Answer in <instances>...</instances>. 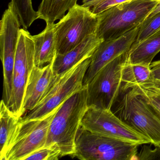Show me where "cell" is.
<instances>
[{
  "label": "cell",
  "mask_w": 160,
  "mask_h": 160,
  "mask_svg": "<svg viewBox=\"0 0 160 160\" xmlns=\"http://www.w3.org/2000/svg\"><path fill=\"white\" fill-rule=\"evenodd\" d=\"M160 31V12L151 17L146 18L140 26L136 40L137 44Z\"/></svg>",
  "instance_id": "7402d4cb"
},
{
  "label": "cell",
  "mask_w": 160,
  "mask_h": 160,
  "mask_svg": "<svg viewBox=\"0 0 160 160\" xmlns=\"http://www.w3.org/2000/svg\"><path fill=\"white\" fill-rule=\"evenodd\" d=\"M152 149L144 145L138 153V160H160V147Z\"/></svg>",
  "instance_id": "cb8c5ba5"
},
{
  "label": "cell",
  "mask_w": 160,
  "mask_h": 160,
  "mask_svg": "<svg viewBox=\"0 0 160 160\" xmlns=\"http://www.w3.org/2000/svg\"><path fill=\"white\" fill-rule=\"evenodd\" d=\"M139 146L93 133L80 125L72 156L82 160H137Z\"/></svg>",
  "instance_id": "5b68a950"
},
{
  "label": "cell",
  "mask_w": 160,
  "mask_h": 160,
  "mask_svg": "<svg viewBox=\"0 0 160 160\" xmlns=\"http://www.w3.org/2000/svg\"><path fill=\"white\" fill-rule=\"evenodd\" d=\"M150 80H152L151 72L150 66L132 64L126 61L123 65L122 72L121 92Z\"/></svg>",
  "instance_id": "d6986e66"
},
{
  "label": "cell",
  "mask_w": 160,
  "mask_h": 160,
  "mask_svg": "<svg viewBox=\"0 0 160 160\" xmlns=\"http://www.w3.org/2000/svg\"><path fill=\"white\" fill-rule=\"evenodd\" d=\"M54 76L53 61L42 67H33L25 91L23 107L24 113L37 106Z\"/></svg>",
  "instance_id": "4fadbf2b"
},
{
  "label": "cell",
  "mask_w": 160,
  "mask_h": 160,
  "mask_svg": "<svg viewBox=\"0 0 160 160\" xmlns=\"http://www.w3.org/2000/svg\"><path fill=\"white\" fill-rule=\"evenodd\" d=\"M104 0H83L82 6L83 7L91 8L98 5Z\"/></svg>",
  "instance_id": "4316f807"
},
{
  "label": "cell",
  "mask_w": 160,
  "mask_h": 160,
  "mask_svg": "<svg viewBox=\"0 0 160 160\" xmlns=\"http://www.w3.org/2000/svg\"><path fill=\"white\" fill-rule=\"evenodd\" d=\"M113 107L119 118L160 147V117L134 87L121 92Z\"/></svg>",
  "instance_id": "3957f363"
},
{
  "label": "cell",
  "mask_w": 160,
  "mask_h": 160,
  "mask_svg": "<svg viewBox=\"0 0 160 160\" xmlns=\"http://www.w3.org/2000/svg\"><path fill=\"white\" fill-rule=\"evenodd\" d=\"M87 92V86H83L66 100L51 122L44 147L55 148L60 151L62 157L74 153L77 133L88 107Z\"/></svg>",
  "instance_id": "6da1fadb"
},
{
  "label": "cell",
  "mask_w": 160,
  "mask_h": 160,
  "mask_svg": "<svg viewBox=\"0 0 160 160\" xmlns=\"http://www.w3.org/2000/svg\"><path fill=\"white\" fill-rule=\"evenodd\" d=\"M78 0H42L37 12L39 19L44 20L46 25L55 24L62 18L65 12L77 4Z\"/></svg>",
  "instance_id": "ac0fdd59"
},
{
  "label": "cell",
  "mask_w": 160,
  "mask_h": 160,
  "mask_svg": "<svg viewBox=\"0 0 160 160\" xmlns=\"http://www.w3.org/2000/svg\"><path fill=\"white\" fill-rule=\"evenodd\" d=\"M57 111L39 119L23 120L21 118L3 160H25L29 154L44 147L50 124Z\"/></svg>",
  "instance_id": "9c48e42d"
},
{
  "label": "cell",
  "mask_w": 160,
  "mask_h": 160,
  "mask_svg": "<svg viewBox=\"0 0 160 160\" xmlns=\"http://www.w3.org/2000/svg\"><path fill=\"white\" fill-rule=\"evenodd\" d=\"M22 117L13 113L2 100L0 104V160H3Z\"/></svg>",
  "instance_id": "e0dca14e"
},
{
  "label": "cell",
  "mask_w": 160,
  "mask_h": 160,
  "mask_svg": "<svg viewBox=\"0 0 160 160\" xmlns=\"http://www.w3.org/2000/svg\"><path fill=\"white\" fill-rule=\"evenodd\" d=\"M32 0H11V3L18 15L20 24L25 29H28L32 23L39 19L37 12L32 5Z\"/></svg>",
  "instance_id": "ffe728a7"
},
{
  "label": "cell",
  "mask_w": 160,
  "mask_h": 160,
  "mask_svg": "<svg viewBox=\"0 0 160 160\" xmlns=\"http://www.w3.org/2000/svg\"><path fill=\"white\" fill-rule=\"evenodd\" d=\"M152 81L160 83V60L152 62L150 65Z\"/></svg>",
  "instance_id": "484cf974"
},
{
  "label": "cell",
  "mask_w": 160,
  "mask_h": 160,
  "mask_svg": "<svg viewBox=\"0 0 160 160\" xmlns=\"http://www.w3.org/2000/svg\"><path fill=\"white\" fill-rule=\"evenodd\" d=\"M129 52L104 66L87 85L88 106L111 109L121 92L122 72Z\"/></svg>",
  "instance_id": "52a82bcc"
},
{
  "label": "cell",
  "mask_w": 160,
  "mask_h": 160,
  "mask_svg": "<svg viewBox=\"0 0 160 160\" xmlns=\"http://www.w3.org/2000/svg\"><path fill=\"white\" fill-rule=\"evenodd\" d=\"M81 125L86 130L99 135L139 145L151 144L148 138L124 123L111 109L88 107Z\"/></svg>",
  "instance_id": "ba28073f"
},
{
  "label": "cell",
  "mask_w": 160,
  "mask_h": 160,
  "mask_svg": "<svg viewBox=\"0 0 160 160\" xmlns=\"http://www.w3.org/2000/svg\"><path fill=\"white\" fill-rule=\"evenodd\" d=\"M160 51V31L138 43H133L128 53L127 62L150 66Z\"/></svg>",
  "instance_id": "2e32d148"
},
{
  "label": "cell",
  "mask_w": 160,
  "mask_h": 160,
  "mask_svg": "<svg viewBox=\"0 0 160 160\" xmlns=\"http://www.w3.org/2000/svg\"><path fill=\"white\" fill-rule=\"evenodd\" d=\"M130 1L131 0H104L98 5L92 7L91 10L93 13L97 15L112 6Z\"/></svg>",
  "instance_id": "d4e9b609"
},
{
  "label": "cell",
  "mask_w": 160,
  "mask_h": 160,
  "mask_svg": "<svg viewBox=\"0 0 160 160\" xmlns=\"http://www.w3.org/2000/svg\"><path fill=\"white\" fill-rule=\"evenodd\" d=\"M62 157L60 151L53 147H43L29 154L25 160H55Z\"/></svg>",
  "instance_id": "603a6c76"
},
{
  "label": "cell",
  "mask_w": 160,
  "mask_h": 160,
  "mask_svg": "<svg viewBox=\"0 0 160 160\" xmlns=\"http://www.w3.org/2000/svg\"><path fill=\"white\" fill-rule=\"evenodd\" d=\"M140 26L120 37L102 42L91 57V62L83 79L87 86L97 72L108 63L130 51L137 37Z\"/></svg>",
  "instance_id": "7c38bea8"
},
{
  "label": "cell",
  "mask_w": 160,
  "mask_h": 160,
  "mask_svg": "<svg viewBox=\"0 0 160 160\" xmlns=\"http://www.w3.org/2000/svg\"><path fill=\"white\" fill-rule=\"evenodd\" d=\"M158 1H160V0H158Z\"/></svg>",
  "instance_id": "f1b7e54d"
},
{
  "label": "cell",
  "mask_w": 160,
  "mask_h": 160,
  "mask_svg": "<svg viewBox=\"0 0 160 160\" xmlns=\"http://www.w3.org/2000/svg\"><path fill=\"white\" fill-rule=\"evenodd\" d=\"M34 64V43L32 36L27 29H21L18 44L13 88L8 107L18 117L24 115L23 103L25 91Z\"/></svg>",
  "instance_id": "8fae6325"
},
{
  "label": "cell",
  "mask_w": 160,
  "mask_h": 160,
  "mask_svg": "<svg viewBox=\"0 0 160 160\" xmlns=\"http://www.w3.org/2000/svg\"><path fill=\"white\" fill-rule=\"evenodd\" d=\"M159 12H160V1H159L158 4L155 6L154 9L151 12L149 15L147 17V18H148L151 17L152 16L156 14Z\"/></svg>",
  "instance_id": "83f0119b"
},
{
  "label": "cell",
  "mask_w": 160,
  "mask_h": 160,
  "mask_svg": "<svg viewBox=\"0 0 160 160\" xmlns=\"http://www.w3.org/2000/svg\"><path fill=\"white\" fill-rule=\"evenodd\" d=\"M133 87L136 88L160 117V83L150 80Z\"/></svg>",
  "instance_id": "44dd1931"
},
{
  "label": "cell",
  "mask_w": 160,
  "mask_h": 160,
  "mask_svg": "<svg viewBox=\"0 0 160 160\" xmlns=\"http://www.w3.org/2000/svg\"><path fill=\"white\" fill-rule=\"evenodd\" d=\"M97 25V15L90 8L77 4L55 24L57 54L69 52L89 35L95 34Z\"/></svg>",
  "instance_id": "8992f818"
},
{
  "label": "cell",
  "mask_w": 160,
  "mask_h": 160,
  "mask_svg": "<svg viewBox=\"0 0 160 160\" xmlns=\"http://www.w3.org/2000/svg\"><path fill=\"white\" fill-rule=\"evenodd\" d=\"M91 57L80 62L65 72L54 75L36 107L23 117V120L46 118L83 88V79L91 62Z\"/></svg>",
  "instance_id": "277c9868"
},
{
  "label": "cell",
  "mask_w": 160,
  "mask_h": 160,
  "mask_svg": "<svg viewBox=\"0 0 160 160\" xmlns=\"http://www.w3.org/2000/svg\"><path fill=\"white\" fill-rule=\"evenodd\" d=\"M102 41L96 34H92L69 52L56 54L53 60L54 75L65 72L82 61L91 57Z\"/></svg>",
  "instance_id": "5bb4252c"
},
{
  "label": "cell",
  "mask_w": 160,
  "mask_h": 160,
  "mask_svg": "<svg viewBox=\"0 0 160 160\" xmlns=\"http://www.w3.org/2000/svg\"><path fill=\"white\" fill-rule=\"evenodd\" d=\"M159 2L158 0H131L97 14L95 34L103 41L120 37L139 27Z\"/></svg>",
  "instance_id": "7a4b0ae2"
},
{
  "label": "cell",
  "mask_w": 160,
  "mask_h": 160,
  "mask_svg": "<svg viewBox=\"0 0 160 160\" xmlns=\"http://www.w3.org/2000/svg\"><path fill=\"white\" fill-rule=\"evenodd\" d=\"M21 26L18 15L10 2L0 21L1 59L3 73L2 100L7 105L12 91L15 60Z\"/></svg>",
  "instance_id": "30bf717a"
},
{
  "label": "cell",
  "mask_w": 160,
  "mask_h": 160,
  "mask_svg": "<svg viewBox=\"0 0 160 160\" xmlns=\"http://www.w3.org/2000/svg\"><path fill=\"white\" fill-rule=\"evenodd\" d=\"M55 24L46 25L43 31L32 36L34 43V64L42 67L50 63L57 54L54 27Z\"/></svg>",
  "instance_id": "9a60e30c"
}]
</instances>
